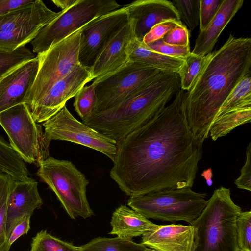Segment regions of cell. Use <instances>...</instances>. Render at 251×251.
<instances>
[{
    "label": "cell",
    "instance_id": "obj_24",
    "mask_svg": "<svg viewBox=\"0 0 251 251\" xmlns=\"http://www.w3.org/2000/svg\"><path fill=\"white\" fill-rule=\"evenodd\" d=\"M0 173L10 175L15 181L28 178L25 162L10 144L0 137Z\"/></svg>",
    "mask_w": 251,
    "mask_h": 251
},
{
    "label": "cell",
    "instance_id": "obj_26",
    "mask_svg": "<svg viewBox=\"0 0 251 251\" xmlns=\"http://www.w3.org/2000/svg\"><path fill=\"white\" fill-rule=\"evenodd\" d=\"M146 247L130 240L117 237H98L78 247V251H143Z\"/></svg>",
    "mask_w": 251,
    "mask_h": 251
},
{
    "label": "cell",
    "instance_id": "obj_12",
    "mask_svg": "<svg viewBox=\"0 0 251 251\" xmlns=\"http://www.w3.org/2000/svg\"><path fill=\"white\" fill-rule=\"evenodd\" d=\"M129 21L124 6L90 21L81 29L78 60L91 69L111 38Z\"/></svg>",
    "mask_w": 251,
    "mask_h": 251
},
{
    "label": "cell",
    "instance_id": "obj_23",
    "mask_svg": "<svg viewBox=\"0 0 251 251\" xmlns=\"http://www.w3.org/2000/svg\"><path fill=\"white\" fill-rule=\"evenodd\" d=\"M251 121V106L232 110L216 117L209 134L213 141L225 136L237 126Z\"/></svg>",
    "mask_w": 251,
    "mask_h": 251
},
{
    "label": "cell",
    "instance_id": "obj_25",
    "mask_svg": "<svg viewBox=\"0 0 251 251\" xmlns=\"http://www.w3.org/2000/svg\"><path fill=\"white\" fill-rule=\"evenodd\" d=\"M46 25L33 23L0 32V50L13 51L31 42Z\"/></svg>",
    "mask_w": 251,
    "mask_h": 251
},
{
    "label": "cell",
    "instance_id": "obj_28",
    "mask_svg": "<svg viewBox=\"0 0 251 251\" xmlns=\"http://www.w3.org/2000/svg\"><path fill=\"white\" fill-rule=\"evenodd\" d=\"M14 181L10 175L0 173V251H9L5 237L7 202Z\"/></svg>",
    "mask_w": 251,
    "mask_h": 251
},
{
    "label": "cell",
    "instance_id": "obj_43",
    "mask_svg": "<svg viewBox=\"0 0 251 251\" xmlns=\"http://www.w3.org/2000/svg\"><path fill=\"white\" fill-rule=\"evenodd\" d=\"M143 251H158L154 249L146 247Z\"/></svg>",
    "mask_w": 251,
    "mask_h": 251
},
{
    "label": "cell",
    "instance_id": "obj_33",
    "mask_svg": "<svg viewBox=\"0 0 251 251\" xmlns=\"http://www.w3.org/2000/svg\"><path fill=\"white\" fill-rule=\"evenodd\" d=\"M171 2L180 20L185 23L190 30L194 29L199 24V0H174Z\"/></svg>",
    "mask_w": 251,
    "mask_h": 251
},
{
    "label": "cell",
    "instance_id": "obj_38",
    "mask_svg": "<svg viewBox=\"0 0 251 251\" xmlns=\"http://www.w3.org/2000/svg\"><path fill=\"white\" fill-rule=\"evenodd\" d=\"M190 35L189 31L183 24L171 29L161 39L164 42L170 45L189 46Z\"/></svg>",
    "mask_w": 251,
    "mask_h": 251
},
{
    "label": "cell",
    "instance_id": "obj_21",
    "mask_svg": "<svg viewBox=\"0 0 251 251\" xmlns=\"http://www.w3.org/2000/svg\"><path fill=\"white\" fill-rule=\"evenodd\" d=\"M110 224L112 230L109 234L130 240L153 230L157 225L125 205L114 211Z\"/></svg>",
    "mask_w": 251,
    "mask_h": 251
},
{
    "label": "cell",
    "instance_id": "obj_41",
    "mask_svg": "<svg viewBox=\"0 0 251 251\" xmlns=\"http://www.w3.org/2000/svg\"><path fill=\"white\" fill-rule=\"evenodd\" d=\"M34 0H0V17Z\"/></svg>",
    "mask_w": 251,
    "mask_h": 251
},
{
    "label": "cell",
    "instance_id": "obj_37",
    "mask_svg": "<svg viewBox=\"0 0 251 251\" xmlns=\"http://www.w3.org/2000/svg\"><path fill=\"white\" fill-rule=\"evenodd\" d=\"M183 24L182 22L173 20H166L154 25L145 36L143 42L148 44L161 39L171 29L177 25Z\"/></svg>",
    "mask_w": 251,
    "mask_h": 251
},
{
    "label": "cell",
    "instance_id": "obj_13",
    "mask_svg": "<svg viewBox=\"0 0 251 251\" xmlns=\"http://www.w3.org/2000/svg\"><path fill=\"white\" fill-rule=\"evenodd\" d=\"M90 69L79 64L64 78L54 83L48 93L29 112L37 123L44 122L66 105V102L93 80Z\"/></svg>",
    "mask_w": 251,
    "mask_h": 251
},
{
    "label": "cell",
    "instance_id": "obj_27",
    "mask_svg": "<svg viewBox=\"0 0 251 251\" xmlns=\"http://www.w3.org/2000/svg\"><path fill=\"white\" fill-rule=\"evenodd\" d=\"M248 106H251V73L234 87L220 107L216 118L228 111Z\"/></svg>",
    "mask_w": 251,
    "mask_h": 251
},
{
    "label": "cell",
    "instance_id": "obj_1",
    "mask_svg": "<svg viewBox=\"0 0 251 251\" xmlns=\"http://www.w3.org/2000/svg\"><path fill=\"white\" fill-rule=\"evenodd\" d=\"M184 91L150 120L117 142L110 177L130 197L192 188L203 143L182 110Z\"/></svg>",
    "mask_w": 251,
    "mask_h": 251
},
{
    "label": "cell",
    "instance_id": "obj_34",
    "mask_svg": "<svg viewBox=\"0 0 251 251\" xmlns=\"http://www.w3.org/2000/svg\"><path fill=\"white\" fill-rule=\"evenodd\" d=\"M236 223L239 250L251 251V211H241L237 217Z\"/></svg>",
    "mask_w": 251,
    "mask_h": 251
},
{
    "label": "cell",
    "instance_id": "obj_29",
    "mask_svg": "<svg viewBox=\"0 0 251 251\" xmlns=\"http://www.w3.org/2000/svg\"><path fill=\"white\" fill-rule=\"evenodd\" d=\"M36 57L31 50L21 47L13 51L0 50V80L10 72Z\"/></svg>",
    "mask_w": 251,
    "mask_h": 251
},
{
    "label": "cell",
    "instance_id": "obj_16",
    "mask_svg": "<svg viewBox=\"0 0 251 251\" xmlns=\"http://www.w3.org/2000/svg\"><path fill=\"white\" fill-rule=\"evenodd\" d=\"M37 186V182L30 177L23 181H14L7 202L6 240L21 219L26 215L31 216L34 211L43 204Z\"/></svg>",
    "mask_w": 251,
    "mask_h": 251
},
{
    "label": "cell",
    "instance_id": "obj_5",
    "mask_svg": "<svg viewBox=\"0 0 251 251\" xmlns=\"http://www.w3.org/2000/svg\"><path fill=\"white\" fill-rule=\"evenodd\" d=\"M206 193L185 187L130 197L127 204L147 219L172 223L184 221L191 224L206 206Z\"/></svg>",
    "mask_w": 251,
    "mask_h": 251
},
{
    "label": "cell",
    "instance_id": "obj_10",
    "mask_svg": "<svg viewBox=\"0 0 251 251\" xmlns=\"http://www.w3.org/2000/svg\"><path fill=\"white\" fill-rule=\"evenodd\" d=\"M160 72L143 64L128 61L116 71L94 79L96 113L117 105L150 81Z\"/></svg>",
    "mask_w": 251,
    "mask_h": 251
},
{
    "label": "cell",
    "instance_id": "obj_11",
    "mask_svg": "<svg viewBox=\"0 0 251 251\" xmlns=\"http://www.w3.org/2000/svg\"><path fill=\"white\" fill-rule=\"evenodd\" d=\"M45 135L50 140H63L82 145L98 151L113 162L117 142L79 122L66 105L43 123Z\"/></svg>",
    "mask_w": 251,
    "mask_h": 251
},
{
    "label": "cell",
    "instance_id": "obj_9",
    "mask_svg": "<svg viewBox=\"0 0 251 251\" xmlns=\"http://www.w3.org/2000/svg\"><path fill=\"white\" fill-rule=\"evenodd\" d=\"M121 7L114 0H78L39 31L31 42L33 52L46 51L93 20Z\"/></svg>",
    "mask_w": 251,
    "mask_h": 251
},
{
    "label": "cell",
    "instance_id": "obj_40",
    "mask_svg": "<svg viewBox=\"0 0 251 251\" xmlns=\"http://www.w3.org/2000/svg\"><path fill=\"white\" fill-rule=\"evenodd\" d=\"M30 215H26L15 226L7 239V249L9 250L11 245L20 237L27 234L30 229Z\"/></svg>",
    "mask_w": 251,
    "mask_h": 251
},
{
    "label": "cell",
    "instance_id": "obj_2",
    "mask_svg": "<svg viewBox=\"0 0 251 251\" xmlns=\"http://www.w3.org/2000/svg\"><path fill=\"white\" fill-rule=\"evenodd\" d=\"M251 39L230 34L217 50L206 55L191 88L184 93L182 110L194 136L202 143L211 124L238 82L251 73Z\"/></svg>",
    "mask_w": 251,
    "mask_h": 251
},
{
    "label": "cell",
    "instance_id": "obj_6",
    "mask_svg": "<svg viewBox=\"0 0 251 251\" xmlns=\"http://www.w3.org/2000/svg\"><path fill=\"white\" fill-rule=\"evenodd\" d=\"M39 167L37 176L54 192L72 219L94 214L86 196L89 180L71 161L49 156Z\"/></svg>",
    "mask_w": 251,
    "mask_h": 251
},
{
    "label": "cell",
    "instance_id": "obj_4",
    "mask_svg": "<svg viewBox=\"0 0 251 251\" xmlns=\"http://www.w3.org/2000/svg\"><path fill=\"white\" fill-rule=\"evenodd\" d=\"M229 188L214 190L199 216L191 224L195 228L192 251H238L236 219L241 212Z\"/></svg>",
    "mask_w": 251,
    "mask_h": 251
},
{
    "label": "cell",
    "instance_id": "obj_30",
    "mask_svg": "<svg viewBox=\"0 0 251 251\" xmlns=\"http://www.w3.org/2000/svg\"><path fill=\"white\" fill-rule=\"evenodd\" d=\"M78 247L41 230L32 238L29 251H78Z\"/></svg>",
    "mask_w": 251,
    "mask_h": 251
},
{
    "label": "cell",
    "instance_id": "obj_44",
    "mask_svg": "<svg viewBox=\"0 0 251 251\" xmlns=\"http://www.w3.org/2000/svg\"><path fill=\"white\" fill-rule=\"evenodd\" d=\"M238 251H241V250H239Z\"/></svg>",
    "mask_w": 251,
    "mask_h": 251
},
{
    "label": "cell",
    "instance_id": "obj_7",
    "mask_svg": "<svg viewBox=\"0 0 251 251\" xmlns=\"http://www.w3.org/2000/svg\"><path fill=\"white\" fill-rule=\"evenodd\" d=\"M81 29L46 51L37 54L39 63L38 73L24 102L29 111L41 100L54 83L80 64L78 54Z\"/></svg>",
    "mask_w": 251,
    "mask_h": 251
},
{
    "label": "cell",
    "instance_id": "obj_31",
    "mask_svg": "<svg viewBox=\"0 0 251 251\" xmlns=\"http://www.w3.org/2000/svg\"><path fill=\"white\" fill-rule=\"evenodd\" d=\"M97 102V96L93 83L84 86L75 96L73 104L75 110L82 121L88 118L93 112Z\"/></svg>",
    "mask_w": 251,
    "mask_h": 251
},
{
    "label": "cell",
    "instance_id": "obj_15",
    "mask_svg": "<svg viewBox=\"0 0 251 251\" xmlns=\"http://www.w3.org/2000/svg\"><path fill=\"white\" fill-rule=\"evenodd\" d=\"M39 64L36 56L22 64L0 80V113L24 103L35 80Z\"/></svg>",
    "mask_w": 251,
    "mask_h": 251
},
{
    "label": "cell",
    "instance_id": "obj_19",
    "mask_svg": "<svg viewBox=\"0 0 251 251\" xmlns=\"http://www.w3.org/2000/svg\"><path fill=\"white\" fill-rule=\"evenodd\" d=\"M243 0H224L207 27L200 31L192 53L204 56L211 53L221 32L243 5Z\"/></svg>",
    "mask_w": 251,
    "mask_h": 251
},
{
    "label": "cell",
    "instance_id": "obj_42",
    "mask_svg": "<svg viewBox=\"0 0 251 251\" xmlns=\"http://www.w3.org/2000/svg\"><path fill=\"white\" fill-rule=\"evenodd\" d=\"M78 0H52V2L61 10H66L77 2Z\"/></svg>",
    "mask_w": 251,
    "mask_h": 251
},
{
    "label": "cell",
    "instance_id": "obj_22",
    "mask_svg": "<svg viewBox=\"0 0 251 251\" xmlns=\"http://www.w3.org/2000/svg\"><path fill=\"white\" fill-rule=\"evenodd\" d=\"M127 52L129 61L143 64L154 68L160 72L178 74L185 64L184 59L156 52L135 37L128 45Z\"/></svg>",
    "mask_w": 251,
    "mask_h": 251
},
{
    "label": "cell",
    "instance_id": "obj_39",
    "mask_svg": "<svg viewBox=\"0 0 251 251\" xmlns=\"http://www.w3.org/2000/svg\"><path fill=\"white\" fill-rule=\"evenodd\" d=\"M240 176L235 180V184L238 188L251 191V144L246 150V159L241 169Z\"/></svg>",
    "mask_w": 251,
    "mask_h": 251
},
{
    "label": "cell",
    "instance_id": "obj_20",
    "mask_svg": "<svg viewBox=\"0 0 251 251\" xmlns=\"http://www.w3.org/2000/svg\"><path fill=\"white\" fill-rule=\"evenodd\" d=\"M64 10L57 12L53 11L42 0H34L0 16V32L11 31L33 23L48 25L59 16Z\"/></svg>",
    "mask_w": 251,
    "mask_h": 251
},
{
    "label": "cell",
    "instance_id": "obj_14",
    "mask_svg": "<svg viewBox=\"0 0 251 251\" xmlns=\"http://www.w3.org/2000/svg\"><path fill=\"white\" fill-rule=\"evenodd\" d=\"M125 6L128 19L133 23L135 38L141 42H143L145 36L158 23L169 20L182 22L170 1L138 0Z\"/></svg>",
    "mask_w": 251,
    "mask_h": 251
},
{
    "label": "cell",
    "instance_id": "obj_18",
    "mask_svg": "<svg viewBox=\"0 0 251 251\" xmlns=\"http://www.w3.org/2000/svg\"><path fill=\"white\" fill-rule=\"evenodd\" d=\"M194 237L191 225H157L142 236L141 243L158 251H192Z\"/></svg>",
    "mask_w": 251,
    "mask_h": 251
},
{
    "label": "cell",
    "instance_id": "obj_3",
    "mask_svg": "<svg viewBox=\"0 0 251 251\" xmlns=\"http://www.w3.org/2000/svg\"><path fill=\"white\" fill-rule=\"evenodd\" d=\"M180 89L177 74L160 72L117 105L91 114L82 123L118 142L163 109Z\"/></svg>",
    "mask_w": 251,
    "mask_h": 251
},
{
    "label": "cell",
    "instance_id": "obj_17",
    "mask_svg": "<svg viewBox=\"0 0 251 251\" xmlns=\"http://www.w3.org/2000/svg\"><path fill=\"white\" fill-rule=\"evenodd\" d=\"M134 37L133 23L129 19L107 43L91 68L93 79L110 74L128 62L127 49Z\"/></svg>",
    "mask_w": 251,
    "mask_h": 251
},
{
    "label": "cell",
    "instance_id": "obj_36",
    "mask_svg": "<svg viewBox=\"0 0 251 251\" xmlns=\"http://www.w3.org/2000/svg\"><path fill=\"white\" fill-rule=\"evenodd\" d=\"M224 0H199L200 31L204 30L215 17Z\"/></svg>",
    "mask_w": 251,
    "mask_h": 251
},
{
    "label": "cell",
    "instance_id": "obj_35",
    "mask_svg": "<svg viewBox=\"0 0 251 251\" xmlns=\"http://www.w3.org/2000/svg\"><path fill=\"white\" fill-rule=\"evenodd\" d=\"M146 45L149 49L156 52L173 57L185 59L191 53L190 46L170 45L164 42L162 39Z\"/></svg>",
    "mask_w": 251,
    "mask_h": 251
},
{
    "label": "cell",
    "instance_id": "obj_8",
    "mask_svg": "<svg viewBox=\"0 0 251 251\" xmlns=\"http://www.w3.org/2000/svg\"><path fill=\"white\" fill-rule=\"evenodd\" d=\"M0 125L7 134L10 145L26 163L39 167L49 156L50 140L41 125L32 117L22 103L0 113Z\"/></svg>",
    "mask_w": 251,
    "mask_h": 251
},
{
    "label": "cell",
    "instance_id": "obj_32",
    "mask_svg": "<svg viewBox=\"0 0 251 251\" xmlns=\"http://www.w3.org/2000/svg\"><path fill=\"white\" fill-rule=\"evenodd\" d=\"M206 56H200L193 53L186 57L185 64L178 74L180 78L181 89L188 91L200 72Z\"/></svg>",
    "mask_w": 251,
    "mask_h": 251
}]
</instances>
